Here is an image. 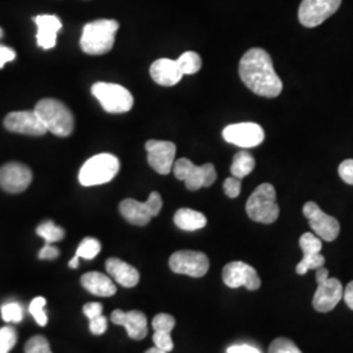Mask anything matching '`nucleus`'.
Segmentation results:
<instances>
[{
  "label": "nucleus",
  "mask_w": 353,
  "mask_h": 353,
  "mask_svg": "<svg viewBox=\"0 0 353 353\" xmlns=\"http://www.w3.org/2000/svg\"><path fill=\"white\" fill-rule=\"evenodd\" d=\"M240 77L243 84L258 96L275 99L283 90V83L274 70L270 54L263 49L252 48L240 61Z\"/></svg>",
  "instance_id": "obj_1"
},
{
  "label": "nucleus",
  "mask_w": 353,
  "mask_h": 353,
  "mask_svg": "<svg viewBox=\"0 0 353 353\" xmlns=\"http://www.w3.org/2000/svg\"><path fill=\"white\" fill-rule=\"evenodd\" d=\"M119 24L115 20H96L84 26L80 46L89 55H103L113 49Z\"/></svg>",
  "instance_id": "obj_2"
},
{
  "label": "nucleus",
  "mask_w": 353,
  "mask_h": 353,
  "mask_svg": "<svg viewBox=\"0 0 353 353\" xmlns=\"http://www.w3.org/2000/svg\"><path fill=\"white\" fill-rule=\"evenodd\" d=\"M36 113L48 132L57 137H68L74 131V115L63 102L55 99H43L36 105Z\"/></svg>",
  "instance_id": "obj_3"
},
{
  "label": "nucleus",
  "mask_w": 353,
  "mask_h": 353,
  "mask_svg": "<svg viewBox=\"0 0 353 353\" xmlns=\"http://www.w3.org/2000/svg\"><path fill=\"white\" fill-rule=\"evenodd\" d=\"M246 214L252 221L261 224H272L278 220L280 208L276 190L271 183H262L254 190L246 203Z\"/></svg>",
  "instance_id": "obj_4"
},
{
  "label": "nucleus",
  "mask_w": 353,
  "mask_h": 353,
  "mask_svg": "<svg viewBox=\"0 0 353 353\" xmlns=\"http://www.w3.org/2000/svg\"><path fill=\"white\" fill-rule=\"evenodd\" d=\"M119 172V160L110 153H100L90 157L81 166L79 181L83 186H99L110 182Z\"/></svg>",
  "instance_id": "obj_5"
},
{
  "label": "nucleus",
  "mask_w": 353,
  "mask_h": 353,
  "mask_svg": "<svg viewBox=\"0 0 353 353\" xmlns=\"http://www.w3.org/2000/svg\"><path fill=\"white\" fill-rule=\"evenodd\" d=\"M92 93L108 113H127L134 106L132 94L119 84L96 83L92 87Z\"/></svg>",
  "instance_id": "obj_6"
},
{
  "label": "nucleus",
  "mask_w": 353,
  "mask_h": 353,
  "mask_svg": "<svg viewBox=\"0 0 353 353\" xmlns=\"http://www.w3.org/2000/svg\"><path fill=\"white\" fill-rule=\"evenodd\" d=\"M173 172L176 179L183 181L186 189L196 191L202 188H210L214 185L217 174L212 164L196 166L188 159H179L174 163Z\"/></svg>",
  "instance_id": "obj_7"
},
{
  "label": "nucleus",
  "mask_w": 353,
  "mask_h": 353,
  "mask_svg": "<svg viewBox=\"0 0 353 353\" xmlns=\"http://www.w3.org/2000/svg\"><path fill=\"white\" fill-rule=\"evenodd\" d=\"M316 279L318 287L313 297V307L319 313H328L341 303L344 294L343 285L338 279L328 278V270L325 267L316 270Z\"/></svg>",
  "instance_id": "obj_8"
},
{
  "label": "nucleus",
  "mask_w": 353,
  "mask_h": 353,
  "mask_svg": "<svg viewBox=\"0 0 353 353\" xmlns=\"http://www.w3.org/2000/svg\"><path fill=\"white\" fill-rule=\"evenodd\" d=\"M163 208L161 195L153 191L147 202L141 203L135 199H125L119 204V212L132 225L144 227L151 221L152 217L160 214Z\"/></svg>",
  "instance_id": "obj_9"
},
{
  "label": "nucleus",
  "mask_w": 353,
  "mask_h": 353,
  "mask_svg": "<svg viewBox=\"0 0 353 353\" xmlns=\"http://www.w3.org/2000/svg\"><path fill=\"white\" fill-rule=\"evenodd\" d=\"M169 265L176 274L202 278L210 270V261L204 252L179 250L170 256Z\"/></svg>",
  "instance_id": "obj_10"
},
{
  "label": "nucleus",
  "mask_w": 353,
  "mask_h": 353,
  "mask_svg": "<svg viewBox=\"0 0 353 353\" xmlns=\"http://www.w3.org/2000/svg\"><path fill=\"white\" fill-rule=\"evenodd\" d=\"M303 212L305 217L309 220V225L312 230L321 240L332 242L338 239L341 232L339 221L335 217L325 214L316 203H305Z\"/></svg>",
  "instance_id": "obj_11"
},
{
  "label": "nucleus",
  "mask_w": 353,
  "mask_h": 353,
  "mask_svg": "<svg viewBox=\"0 0 353 353\" xmlns=\"http://www.w3.org/2000/svg\"><path fill=\"white\" fill-rule=\"evenodd\" d=\"M341 0H303L299 8V20L306 28L325 23L341 7Z\"/></svg>",
  "instance_id": "obj_12"
},
{
  "label": "nucleus",
  "mask_w": 353,
  "mask_h": 353,
  "mask_svg": "<svg viewBox=\"0 0 353 353\" xmlns=\"http://www.w3.org/2000/svg\"><path fill=\"white\" fill-rule=\"evenodd\" d=\"M265 137V130L262 126L252 122L230 125L223 131V138L225 141L241 148L256 147L263 143Z\"/></svg>",
  "instance_id": "obj_13"
},
{
  "label": "nucleus",
  "mask_w": 353,
  "mask_h": 353,
  "mask_svg": "<svg viewBox=\"0 0 353 353\" xmlns=\"http://www.w3.org/2000/svg\"><path fill=\"white\" fill-rule=\"evenodd\" d=\"M223 280L229 288L245 287L248 290L261 288V278L255 268L240 261L230 262L224 267Z\"/></svg>",
  "instance_id": "obj_14"
},
{
  "label": "nucleus",
  "mask_w": 353,
  "mask_h": 353,
  "mask_svg": "<svg viewBox=\"0 0 353 353\" xmlns=\"http://www.w3.org/2000/svg\"><path fill=\"white\" fill-rule=\"evenodd\" d=\"M148 153V164L159 174L166 176L174 166L176 147L174 143L166 140H148L145 143Z\"/></svg>",
  "instance_id": "obj_15"
},
{
  "label": "nucleus",
  "mask_w": 353,
  "mask_h": 353,
  "mask_svg": "<svg viewBox=\"0 0 353 353\" xmlns=\"http://www.w3.org/2000/svg\"><path fill=\"white\" fill-rule=\"evenodd\" d=\"M4 126L12 132L29 137H41L48 132L36 110L10 113L4 119Z\"/></svg>",
  "instance_id": "obj_16"
},
{
  "label": "nucleus",
  "mask_w": 353,
  "mask_h": 353,
  "mask_svg": "<svg viewBox=\"0 0 353 353\" xmlns=\"http://www.w3.org/2000/svg\"><path fill=\"white\" fill-rule=\"evenodd\" d=\"M32 179V170L26 165L8 163L0 168V188L7 192L19 194L26 191Z\"/></svg>",
  "instance_id": "obj_17"
},
{
  "label": "nucleus",
  "mask_w": 353,
  "mask_h": 353,
  "mask_svg": "<svg viewBox=\"0 0 353 353\" xmlns=\"http://www.w3.org/2000/svg\"><path fill=\"white\" fill-rule=\"evenodd\" d=\"M300 248L303 252V259L296 265V272L305 275L309 270H318L325 265V256L321 254L322 241L313 233H303L300 239Z\"/></svg>",
  "instance_id": "obj_18"
},
{
  "label": "nucleus",
  "mask_w": 353,
  "mask_h": 353,
  "mask_svg": "<svg viewBox=\"0 0 353 353\" xmlns=\"http://www.w3.org/2000/svg\"><path fill=\"white\" fill-rule=\"evenodd\" d=\"M110 318L114 325H119L126 328L128 336L134 341H141L148 334L147 316L140 310H131L126 313L117 309L112 313Z\"/></svg>",
  "instance_id": "obj_19"
},
{
  "label": "nucleus",
  "mask_w": 353,
  "mask_h": 353,
  "mask_svg": "<svg viewBox=\"0 0 353 353\" xmlns=\"http://www.w3.org/2000/svg\"><path fill=\"white\" fill-rule=\"evenodd\" d=\"M37 26V43L39 48L50 50L57 45L58 33L62 29V21L55 14H38L34 17Z\"/></svg>",
  "instance_id": "obj_20"
},
{
  "label": "nucleus",
  "mask_w": 353,
  "mask_h": 353,
  "mask_svg": "<svg viewBox=\"0 0 353 353\" xmlns=\"http://www.w3.org/2000/svg\"><path fill=\"white\" fill-rule=\"evenodd\" d=\"M150 74L152 79L159 85H163V87H173L183 77V74L176 61L169 59V58H163L153 62L150 68Z\"/></svg>",
  "instance_id": "obj_21"
},
{
  "label": "nucleus",
  "mask_w": 353,
  "mask_h": 353,
  "mask_svg": "<svg viewBox=\"0 0 353 353\" xmlns=\"http://www.w3.org/2000/svg\"><path fill=\"white\" fill-rule=\"evenodd\" d=\"M105 267L108 274L122 287L134 288L135 285H138L140 280L139 271L135 267L123 262L122 259L109 258Z\"/></svg>",
  "instance_id": "obj_22"
},
{
  "label": "nucleus",
  "mask_w": 353,
  "mask_h": 353,
  "mask_svg": "<svg viewBox=\"0 0 353 353\" xmlns=\"http://www.w3.org/2000/svg\"><path fill=\"white\" fill-rule=\"evenodd\" d=\"M81 285L99 297H112L117 293L113 280L101 272H88L81 276Z\"/></svg>",
  "instance_id": "obj_23"
},
{
  "label": "nucleus",
  "mask_w": 353,
  "mask_h": 353,
  "mask_svg": "<svg viewBox=\"0 0 353 353\" xmlns=\"http://www.w3.org/2000/svg\"><path fill=\"white\" fill-rule=\"evenodd\" d=\"M174 224L186 232H194L207 225V217L191 208H181L174 214Z\"/></svg>",
  "instance_id": "obj_24"
},
{
  "label": "nucleus",
  "mask_w": 353,
  "mask_h": 353,
  "mask_svg": "<svg viewBox=\"0 0 353 353\" xmlns=\"http://www.w3.org/2000/svg\"><path fill=\"white\" fill-rule=\"evenodd\" d=\"M254 168H255V159L249 152L241 151L236 153V156L233 159V163L230 166V173H232V176L242 179V178L249 176L254 170Z\"/></svg>",
  "instance_id": "obj_25"
},
{
  "label": "nucleus",
  "mask_w": 353,
  "mask_h": 353,
  "mask_svg": "<svg viewBox=\"0 0 353 353\" xmlns=\"http://www.w3.org/2000/svg\"><path fill=\"white\" fill-rule=\"evenodd\" d=\"M176 63L183 75H194L202 68V58L194 51H186L176 59Z\"/></svg>",
  "instance_id": "obj_26"
},
{
  "label": "nucleus",
  "mask_w": 353,
  "mask_h": 353,
  "mask_svg": "<svg viewBox=\"0 0 353 353\" xmlns=\"http://www.w3.org/2000/svg\"><path fill=\"white\" fill-rule=\"evenodd\" d=\"M37 234L45 240V243H54L63 240L64 230L63 228L55 225L54 221L48 220L38 225Z\"/></svg>",
  "instance_id": "obj_27"
},
{
  "label": "nucleus",
  "mask_w": 353,
  "mask_h": 353,
  "mask_svg": "<svg viewBox=\"0 0 353 353\" xmlns=\"http://www.w3.org/2000/svg\"><path fill=\"white\" fill-rule=\"evenodd\" d=\"M101 252V243L100 241L93 239V237H87L80 242L75 255L83 259H93Z\"/></svg>",
  "instance_id": "obj_28"
},
{
  "label": "nucleus",
  "mask_w": 353,
  "mask_h": 353,
  "mask_svg": "<svg viewBox=\"0 0 353 353\" xmlns=\"http://www.w3.org/2000/svg\"><path fill=\"white\" fill-rule=\"evenodd\" d=\"M1 318L6 322H21L24 318V312L21 305L17 303H7L1 306Z\"/></svg>",
  "instance_id": "obj_29"
},
{
  "label": "nucleus",
  "mask_w": 353,
  "mask_h": 353,
  "mask_svg": "<svg viewBox=\"0 0 353 353\" xmlns=\"http://www.w3.org/2000/svg\"><path fill=\"white\" fill-rule=\"evenodd\" d=\"M45 305H46V300L43 297H36L29 305L30 314L34 316L36 322L41 327L48 325V314L45 312Z\"/></svg>",
  "instance_id": "obj_30"
},
{
  "label": "nucleus",
  "mask_w": 353,
  "mask_h": 353,
  "mask_svg": "<svg viewBox=\"0 0 353 353\" xmlns=\"http://www.w3.org/2000/svg\"><path fill=\"white\" fill-rule=\"evenodd\" d=\"M176 326V319L174 316L166 313H160L153 318L152 321V327L154 330V332H166L170 334L173 331V328Z\"/></svg>",
  "instance_id": "obj_31"
},
{
  "label": "nucleus",
  "mask_w": 353,
  "mask_h": 353,
  "mask_svg": "<svg viewBox=\"0 0 353 353\" xmlns=\"http://www.w3.org/2000/svg\"><path fill=\"white\" fill-rule=\"evenodd\" d=\"M17 341V332L11 326L0 328V353H8Z\"/></svg>",
  "instance_id": "obj_32"
},
{
  "label": "nucleus",
  "mask_w": 353,
  "mask_h": 353,
  "mask_svg": "<svg viewBox=\"0 0 353 353\" xmlns=\"http://www.w3.org/2000/svg\"><path fill=\"white\" fill-rule=\"evenodd\" d=\"M268 353H303L300 348L287 338H278L271 343Z\"/></svg>",
  "instance_id": "obj_33"
},
{
  "label": "nucleus",
  "mask_w": 353,
  "mask_h": 353,
  "mask_svg": "<svg viewBox=\"0 0 353 353\" xmlns=\"http://www.w3.org/2000/svg\"><path fill=\"white\" fill-rule=\"evenodd\" d=\"M26 353H52L46 338L37 335L26 341Z\"/></svg>",
  "instance_id": "obj_34"
},
{
  "label": "nucleus",
  "mask_w": 353,
  "mask_h": 353,
  "mask_svg": "<svg viewBox=\"0 0 353 353\" xmlns=\"http://www.w3.org/2000/svg\"><path fill=\"white\" fill-rule=\"evenodd\" d=\"M153 343H154V347L163 350L165 352H170L174 348V344H173L170 334H166V332H154L153 334Z\"/></svg>",
  "instance_id": "obj_35"
},
{
  "label": "nucleus",
  "mask_w": 353,
  "mask_h": 353,
  "mask_svg": "<svg viewBox=\"0 0 353 353\" xmlns=\"http://www.w3.org/2000/svg\"><path fill=\"white\" fill-rule=\"evenodd\" d=\"M224 192L227 196L234 199L240 195L241 192V179L236 176H229L224 181Z\"/></svg>",
  "instance_id": "obj_36"
},
{
  "label": "nucleus",
  "mask_w": 353,
  "mask_h": 353,
  "mask_svg": "<svg viewBox=\"0 0 353 353\" xmlns=\"http://www.w3.org/2000/svg\"><path fill=\"white\" fill-rule=\"evenodd\" d=\"M339 176L341 179L348 183V185H352L353 186V160L352 159H348V160H344L341 165H339Z\"/></svg>",
  "instance_id": "obj_37"
},
{
  "label": "nucleus",
  "mask_w": 353,
  "mask_h": 353,
  "mask_svg": "<svg viewBox=\"0 0 353 353\" xmlns=\"http://www.w3.org/2000/svg\"><path fill=\"white\" fill-rule=\"evenodd\" d=\"M89 330L93 335H102L108 330V319L103 316L90 319Z\"/></svg>",
  "instance_id": "obj_38"
},
{
  "label": "nucleus",
  "mask_w": 353,
  "mask_h": 353,
  "mask_svg": "<svg viewBox=\"0 0 353 353\" xmlns=\"http://www.w3.org/2000/svg\"><path fill=\"white\" fill-rule=\"evenodd\" d=\"M102 310H103V307L100 303H89L84 305V307H83V312L85 316H88L89 321L102 316Z\"/></svg>",
  "instance_id": "obj_39"
},
{
  "label": "nucleus",
  "mask_w": 353,
  "mask_h": 353,
  "mask_svg": "<svg viewBox=\"0 0 353 353\" xmlns=\"http://www.w3.org/2000/svg\"><path fill=\"white\" fill-rule=\"evenodd\" d=\"M58 256H59V250H58V248L52 246V243H45V246L38 254L39 259H55Z\"/></svg>",
  "instance_id": "obj_40"
},
{
  "label": "nucleus",
  "mask_w": 353,
  "mask_h": 353,
  "mask_svg": "<svg viewBox=\"0 0 353 353\" xmlns=\"http://www.w3.org/2000/svg\"><path fill=\"white\" fill-rule=\"evenodd\" d=\"M14 58H16V52H14V50H12V49L8 48V46L0 45V68H3L4 64L13 62Z\"/></svg>",
  "instance_id": "obj_41"
},
{
  "label": "nucleus",
  "mask_w": 353,
  "mask_h": 353,
  "mask_svg": "<svg viewBox=\"0 0 353 353\" xmlns=\"http://www.w3.org/2000/svg\"><path fill=\"white\" fill-rule=\"evenodd\" d=\"M227 353H261L255 347L240 344V345H232L228 348Z\"/></svg>",
  "instance_id": "obj_42"
},
{
  "label": "nucleus",
  "mask_w": 353,
  "mask_h": 353,
  "mask_svg": "<svg viewBox=\"0 0 353 353\" xmlns=\"http://www.w3.org/2000/svg\"><path fill=\"white\" fill-rule=\"evenodd\" d=\"M343 299L347 303V306L353 310V281H351L347 288L344 290V294H343Z\"/></svg>",
  "instance_id": "obj_43"
},
{
  "label": "nucleus",
  "mask_w": 353,
  "mask_h": 353,
  "mask_svg": "<svg viewBox=\"0 0 353 353\" xmlns=\"http://www.w3.org/2000/svg\"><path fill=\"white\" fill-rule=\"evenodd\" d=\"M68 265H70L71 268H77V265H79V256L75 255V256H74V258L70 261Z\"/></svg>",
  "instance_id": "obj_44"
},
{
  "label": "nucleus",
  "mask_w": 353,
  "mask_h": 353,
  "mask_svg": "<svg viewBox=\"0 0 353 353\" xmlns=\"http://www.w3.org/2000/svg\"><path fill=\"white\" fill-rule=\"evenodd\" d=\"M145 353H169V352H165V351H163V350H160V348H157V347H153V348H151V350H148L147 352Z\"/></svg>",
  "instance_id": "obj_45"
},
{
  "label": "nucleus",
  "mask_w": 353,
  "mask_h": 353,
  "mask_svg": "<svg viewBox=\"0 0 353 353\" xmlns=\"http://www.w3.org/2000/svg\"><path fill=\"white\" fill-rule=\"evenodd\" d=\"M3 37V30L0 29V38Z\"/></svg>",
  "instance_id": "obj_46"
}]
</instances>
